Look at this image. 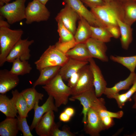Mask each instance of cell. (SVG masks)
Instances as JSON below:
<instances>
[{"label": "cell", "instance_id": "42", "mask_svg": "<svg viewBox=\"0 0 136 136\" xmlns=\"http://www.w3.org/2000/svg\"><path fill=\"white\" fill-rule=\"evenodd\" d=\"M71 117L64 111L60 114L59 117L60 120L64 122H66L69 121Z\"/></svg>", "mask_w": 136, "mask_h": 136}, {"label": "cell", "instance_id": "28", "mask_svg": "<svg viewBox=\"0 0 136 136\" xmlns=\"http://www.w3.org/2000/svg\"><path fill=\"white\" fill-rule=\"evenodd\" d=\"M20 93L27 103L29 111L33 109L37 102L43 100L44 96L43 94L38 92L33 87L25 89Z\"/></svg>", "mask_w": 136, "mask_h": 136}, {"label": "cell", "instance_id": "37", "mask_svg": "<svg viewBox=\"0 0 136 136\" xmlns=\"http://www.w3.org/2000/svg\"><path fill=\"white\" fill-rule=\"evenodd\" d=\"M82 2L91 9L106 4L103 0H81Z\"/></svg>", "mask_w": 136, "mask_h": 136}, {"label": "cell", "instance_id": "33", "mask_svg": "<svg viewBox=\"0 0 136 136\" xmlns=\"http://www.w3.org/2000/svg\"><path fill=\"white\" fill-rule=\"evenodd\" d=\"M17 124L19 130L21 131L23 136H33L28 125L26 117H21L19 115L17 117Z\"/></svg>", "mask_w": 136, "mask_h": 136}, {"label": "cell", "instance_id": "38", "mask_svg": "<svg viewBox=\"0 0 136 136\" xmlns=\"http://www.w3.org/2000/svg\"><path fill=\"white\" fill-rule=\"evenodd\" d=\"M106 27L113 37L118 39L120 36V31L118 26L108 25Z\"/></svg>", "mask_w": 136, "mask_h": 136}, {"label": "cell", "instance_id": "7", "mask_svg": "<svg viewBox=\"0 0 136 136\" xmlns=\"http://www.w3.org/2000/svg\"><path fill=\"white\" fill-rule=\"evenodd\" d=\"M25 13V23L28 24L34 22L46 21L50 16V12L45 5L34 0L28 3Z\"/></svg>", "mask_w": 136, "mask_h": 136}, {"label": "cell", "instance_id": "44", "mask_svg": "<svg viewBox=\"0 0 136 136\" xmlns=\"http://www.w3.org/2000/svg\"><path fill=\"white\" fill-rule=\"evenodd\" d=\"M2 17V16H0V27H10V24L7 21H5L3 19Z\"/></svg>", "mask_w": 136, "mask_h": 136}, {"label": "cell", "instance_id": "13", "mask_svg": "<svg viewBox=\"0 0 136 136\" xmlns=\"http://www.w3.org/2000/svg\"><path fill=\"white\" fill-rule=\"evenodd\" d=\"M89 64L93 77V84L96 95L97 97L104 94L107 83L99 67L92 58L88 60Z\"/></svg>", "mask_w": 136, "mask_h": 136}, {"label": "cell", "instance_id": "8", "mask_svg": "<svg viewBox=\"0 0 136 136\" xmlns=\"http://www.w3.org/2000/svg\"><path fill=\"white\" fill-rule=\"evenodd\" d=\"M80 76L75 86L71 88V95L75 96L93 88V74L89 64L80 70Z\"/></svg>", "mask_w": 136, "mask_h": 136}, {"label": "cell", "instance_id": "35", "mask_svg": "<svg viewBox=\"0 0 136 136\" xmlns=\"http://www.w3.org/2000/svg\"><path fill=\"white\" fill-rule=\"evenodd\" d=\"M96 110L100 117H108L120 119L123 115V112L122 111H120L116 112H113L105 109H100Z\"/></svg>", "mask_w": 136, "mask_h": 136}, {"label": "cell", "instance_id": "23", "mask_svg": "<svg viewBox=\"0 0 136 136\" xmlns=\"http://www.w3.org/2000/svg\"><path fill=\"white\" fill-rule=\"evenodd\" d=\"M19 131L17 118L7 117L0 123L1 136H16Z\"/></svg>", "mask_w": 136, "mask_h": 136}, {"label": "cell", "instance_id": "34", "mask_svg": "<svg viewBox=\"0 0 136 136\" xmlns=\"http://www.w3.org/2000/svg\"><path fill=\"white\" fill-rule=\"evenodd\" d=\"M59 124L55 123L51 135V136H75V134L72 132L69 128L64 126L62 130H60L59 127Z\"/></svg>", "mask_w": 136, "mask_h": 136}, {"label": "cell", "instance_id": "48", "mask_svg": "<svg viewBox=\"0 0 136 136\" xmlns=\"http://www.w3.org/2000/svg\"><path fill=\"white\" fill-rule=\"evenodd\" d=\"M106 3H108L113 0H103Z\"/></svg>", "mask_w": 136, "mask_h": 136}, {"label": "cell", "instance_id": "9", "mask_svg": "<svg viewBox=\"0 0 136 136\" xmlns=\"http://www.w3.org/2000/svg\"><path fill=\"white\" fill-rule=\"evenodd\" d=\"M33 40L28 39H20L11 50L6 59V61L12 62L15 59L19 58L22 61L28 60L31 56L29 47L34 42Z\"/></svg>", "mask_w": 136, "mask_h": 136}, {"label": "cell", "instance_id": "40", "mask_svg": "<svg viewBox=\"0 0 136 136\" xmlns=\"http://www.w3.org/2000/svg\"><path fill=\"white\" fill-rule=\"evenodd\" d=\"M100 117L106 129H109L112 127L114 124L113 118L108 117Z\"/></svg>", "mask_w": 136, "mask_h": 136}, {"label": "cell", "instance_id": "1", "mask_svg": "<svg viewBox=\"0 0 136 136\" xmlns=\"http://www.w3.org/2000/svg\"><path fill=\"white\" fill-rule=\"evenodd\" d=\"M90 11L105 27L118 26L117 18L124 22V11L121 0H113L104 5L91 8Z\"/></svg>", "mask_w": 136, "mask_h": 136}, {"label": "cell", "instance_id": "45", "mask_svg": "<svg viewBox=\"0 0 136 136\" xmlns=\"http://www.w3.org/2000/svg\"><path fill=\"white\" fill-rule=\"evenodd\" d=\"M132 98L134 101V104L132 106V108L133 109H136V92H135L132 96Z\"/></svg>", "mask_w": 136, "mask_h": 136}, {"label": "cell", "instance_id": "10", "mask_svg": "<svg viewBox=\"0 0 136 136\" xmlns=\"http://www.w3.org/2000/svg\"><path fill=\"white\" fill-rule=\"evenodd\" d=\"M85 125V131L91 136H99L100 132L106 129L97 111L91 107L87 112Z\"/></svg>", "mask_w": 136, "mask_h": 136}, {"label": "cell", "instance_id": "11", "mask_svg": "<svg viewBox=\"0 0 136 136\" xmlns=\"http://www.w3.org/2000/svg\"><path fill=\"white\" fill-rule=\"evenodd\" d=\"M79 15L85 19L91 26H104L91 11H89L81 0H63Z\"/></svg>", "mask_w": 136, "mask_h": 136}, {"label": "cell", "instance_id": "46", "mask_svg": "<svg viewBox=\"0 0 136 136\" xmlns=\"http://www.w3.org/2000/svg\"><path fill=\"white\" fill-rule=\"evenodd\" d=\"M11 0H0V7L4 5L5 4L8 3Z\"/></svg>", "mask_w": 136, "mask_h": 136}, {"label": "cell", "instance_id": "30", "mask_svg": "<svg viewBox=\"0 0 136 136\" xmlns=\"http://www.w3.org/2000/svg\"><path fill=\"white\" fill-rule=\"evenodd\" d=\"M110 59L112 61L124 66L130 72H135L136 67V55L129 56L111 55L110 56Z\"/></svg>", "mask_w": 136, "mask_h": 136}, {"label": "cell", "instance_id": "27", "mask_svg": "<svg viewBox=\"0 0 136 136\" xmlns=\"http://www.w3.org/2000/svg\"><path fill=\"white\" fill-rule=\"evenodd\" d=\"M0 111L7 117H17L18 111L15 107L11 99L5 94L0 95Z\"/></svg>", "mask_w": 136, "mask_h": 136}, {"label": "cell", "instance_id": "12", "mask_svg": "<svg viewBox=\"0 0 136 136\" xmlns=\"http://www.w3.org/2000/svg\"><path fill=\"white\" fill-rule=\"evenodd\" d=\"M80 17L70 6L66 4L55 18L60 20L64 25L74 35L76 30V23Z\"/></svg>", "mask_w": 136, "mask_h": 136}, {"label": "cell", "instance_id": "32", "mask_svg": "<svg viewBox=\"0 0 136 136\" xmlns=\"http://www.w3.org/2000/svg\"><path fill=\"white\" fill-rule=\"evenodd\" d=\"M91 37L104 43L109 42L111 40L112 35L105 27H94L90 26Z\"/></svg>", "mask_w": 136, "mask_h": 136}, {"label": "cell", "instance_id": "21", "mask_svg": "<svg viewBox=\"0 0 136 136\" xmlns=\"http://www.w3.org/2000/svg\"><path fill=\"white\" fill-rule=\"evenodd\" d=\"M65 53L69 58L82 61H88L92 58L85 43L76 44Z\"/></svg>", "mask_w": 136, "mask_h": 136}, {"label": "cell", "instance_id": "25", "mask_svg": "<svg viewBox=\"0 0 136 136\" xmlns=\"http://www.w3.org/2000/svg\"><path fill=\"white\" fill-rule=\"evenodd\" d=\"M124 11V22L130 25L136 21V0H121Z\"/></svg>", "mask_w": 136, "mask_h": 136}, {"label": "cell", "instance_id": "49", "mask_svg": "<svg viewBox=\"0 0 136 136\" xmlns=\"http://www.w3.org/2000/svg\"><path fill=\"white\" fill-rule=\"evenodd\" d=\"M135 118H136V117H135Z\"/></svg>", "mask_w": 136, "mask_h": 136}, {"label": "cell", "instance_id": "24", "mask_svg": "<svg viewBox=\"0 0 136 136\" xmlns=\"http://www.w3.org/2000/svg\"><path fill=\"white\" fill-rule=\"evenodd\" d=\"M118 25L120 31V40L122 47L127 50L133 40L132 29L131 26L117 19Z\"/></svg>", "mask_w": 136, "mask_h": 136}, {"label": "cell", "instance_id": "26", "mask_svg": "<svg viewBox=\"0 0 136 136\" xmlns=\"http://www.w3.org/2000/svg\"><path fill=\"white\" fill-rule=\"evenodd\" d=\"M11 93L12 97L11 99L18 111L19 115L21 117L26 118L30 111L24 98L17 89L12 90Z\"/></svg>", "mask_w": 136, "mask_h": 136}, {"label": "cell", "instance_id": "39", "mask_svg": "<svg viewBox=\"0 0 136 136\" xmlns=\"http://www.w3.org/2000/svg\"><path fill=\"white\" fill-rule=\"evenodd\" d=\"M79 76V71L72 75L68 80V86L71 88L74 87L78 81Z\"/></svg>", "mask_w": 136, "mask_h": 136}, {"label": "cell", "instance_id": "50", "mask_svg": "<svg viewBox=\"0 0 136 136\" xmlns=\"http://www.w3.org/2000/svg\"></svg>", "mask_w": 136, "mask_h": 136}, {"label": "cell", "instance_id": "4", "mask_svg": "<svg viewBox=\"0 0 136 136\" xmlns=\"http://www.w3.org/2000/svg\"><path fill=\"white\" fill-rule=\"evenodd\" d=\"M69 58L65 53L57 48L55 45H50L35 64L37 69L39 71L47 67H61Z\"/></svg>", "mask_w": 136, "mask_h": 136}, {"label": "cell", "instance_id": "15", "mask_svg": "<svg viewBox=\"0 0 136 136\" xmlns=\"http://www.w3.org/2000/svg\"><path fill=\"white\" fill-rule=\"evenodd\" d=\"M105 43L91 37L85 43L92 58L107 62L109 61L106 53L107 48Z\"/></svg>", "mask_w": 136, "mask_h": 136}, {"label": "cell", "instance_id": "36", "mask_svg": "<svg viewBox=\"0 0 136 136\" xmlns=\"http://www.w3.org/2000/svg\"><path fill=\"white\" fill-rule=\"evenodd\" d=\"M108 98L115 99L118 107L120 109L122 108L125 103L128 101L125 93L122 94L117 93L111 95Z\"/></svg>", "mask_w": 136, "mask_h": 136}, {"label": "cell", "instance_id": "20", "mask_svg": "<svg viewBox=\"0 0 136 136\" xmlns=\"http://www.w3.org/2000/svg\"><path fill=\"white\" fill-rule=\"evenodd\" d=\"M61 66H55L44 68L39 71L40 75L33 84V87L39 85H45L49 83L58 74Z\"/></svg>", "mask_w": 136, "mask_h": 136}, {"label": "cell", "instance_id": "14", "mask_svg": "<svg viewBox=\"0 0 136 136\" xmlns=\"http://www.w3.org/2000/svg\"><path fill=\"white\" fill-rule=\"evenodd\" d=\"M54 111L51 110L45 113L36 124L35 129L39 136H51L55 124Z\"/></svg>", "mask_w": 136, "mask_h": 136}, {"label": "cell", "instance_id": "19", "mask_svg": "<svg viewBox=\"0 0 136 136\" xmlns=\"http://www.w3.org/2000/svg\"><path fill=\"white\" fill-rule=\"evenodd\" d=\"M78 27L74 35L76 44L85 43L91 36L90 25L84 18L80 17Z\"/></svg>", "mask_w": 136, "mask_h": 136}, {"label": "cell", "instance_id": "5", "mask_svg": "<svg viewBox=\"0 0 136 136\" xmlns=\"http://www.w3.org/2000/svg\"><path fill=\"white\" fill-rule=\"evenodd\" d=\"M70 99L71 101L78 100L82 105L83 108L82 113L83 115L82 121L85 124L87 122V113L90 108L96 110L107 109L105 106V99L97 97L94 88L78 95L72 96Z\"/></svg>", "mask_w": 136, "mask_h": 136}, {"label": "cell", "instance_id": "16", "mask_svg": "<svg viewBox=\"0 0 136 136\" xmlns=\"http://www.w3.org/2000/svg\"><path fill=\"white\" fill-rule=\"evenodd\" d=\"M54 100L52 96L49 95L46 102L41 106H39V102L36 103L33 108L34 110V114L30 126L31 130L35 128L36 124L44 114L51 110L56 112L58 111V108L55 106Z\"/></svg>", "mask_w": 136, "mask_h": 136}, {"label": "cell", "instance_id": "31", "mask_svg": "<svg viewBox=\"0 0 136 136\" xmlns=\"http://www.w3.org/2000/svg\"><path fill=\"white\" fill-rule=\"evenodd\" d=\"M57 31L59 36V41L60 44H64L75 42L74 35L63 24L60 20H57ZM76 43V42H75Z\"/></svg>", "mask_w": 136, "mask_h": 136}, {"label": "cell", "instance_id": "3", "mask_svg": "<svg viewBox=\"0 0 136 136\" xmlns=\"http://www.w3.org/2000/svg\"><path fill=\"white\" fill-rule=\"evenodd\" d=\"M23 33L21 29L13 30L9 27H0V66L6 61L11 50L21 39Z\"/></svg>", "mask_w": 136, "mask_h": 136}, {"label": "cell", "instance_id": "22", "mask_svg": "<svg viewBox=\"0 0 136 136\" xmlns=\"http://www.w3.org/2000/svg\"><path fill=\"white\" fill-rule=\"evenodd\" d=\"M136 79V74L135 72H130L129 75L124 80L120 81L111 87H107L104 94L109 98L111 95L119 93L121 90L129 89L130 86L133 85Z\"/></svg>", "mask_w": 136, "mask_h": 136}, {"label": "cell", "instance_id": "2", "mask_svg": "<svg viewBox=\"0 0 136 136\" xmlns=\"http://www.w3.org/2000/svg\"><path fill=\"white\" fill-rule=\"evenodd\" d=\"M63 80L58 74L49 83L42 86L48 95L53 97L58 108L62 105H66L71 95V88L66 85Z\"/></svg>", "mask_w": 136, "mask_h": 136}, {"label": "cell", "instance_id": "17", "mask_svg": "<svg viewBox=\"0 0 136 136\" xmlns=\"http://www.w3.org/2000/svg\"><path fill=\"white\" fill-rule=\"evenodd\" d=\"M18 76L6 69L0 70V93L5 94L17 86L19 82Z\"/></svg>", "mask_w": 136, "mask_h": 136}, {"label": "cell", "instance_id": "18", "mask_svg": "<svg viewBox=\"0 0 136 136\" xmlns=\"http://www.w3.org/2000/svg\"><path fill=\"white\" fill-rule=\"evenodd\" d=\"M88 64V61L69 58L66 62L61 67L58 74L63 80L68 81L72 75L78 72L83 66Z\"/></svg>", "mask_w": 136, "mask_h": 136}, {"label": "cell", "instance_id": "47", "mask_svg": "<svg viewBox=\"0 0 136 136\" xmlns=\"http://www.w3.org/2000/svg\"><path fill=\"white\" fill-rule=\"evenodd\" d=\"M38 1L42 4L45 5L49 0H34Z\"/></svg>", "mask_w": 136, "mask_h": 136}, {"label": "cell", "instance_id": "43", "mask_svg": "<svg viewBox=\"0 0 136 136\" xmlns=\"http://www.w3.org/2000/svg\"><path fill=\"white\" fill-rule=\"evenodd\" d=\"M64 111L68 115L72 117L75 113L74 109L71 107H67L66 108Z\"/></svg>", "mask_w": 136, "mask_h": 136}, {"label": "cell", "instance_id": "6", "mask_svg": "<svg viewBox=\"0 0 136 136\" xmlns=\"http://www.w3.org/2000/svg\"><path fill=\"white\" fill-rule=\"evenodd\" d=\"M26 0H15L0 7V16L5 18L10 24L25 18V3Z\"/></svg>", "mask_w": 136, "mask_h": 136}, {"label": "cell", "instance_id": "29", "mask_svg": "<svg viewBox=\"0 0 136 136\" xmlns=\"http://www.w3.org/2000/svg\"><path fill=\"white\" fill-rule=\"evenodd\" d=\"M12 63V66L10 71L18 76L29 74L32 69L28 60L22 61L18 58L14 60Z\"/></svg>", "mask_w": 136, "mask_h": 136}, {"label": "cell", "instance_id": "41", "mask_svg": "<svg viewBox=\"0 0 136 136\" xmlns=\"http://www.w3.org/2000/svg\"><path fill=\"white\" fill-rule=\"evenodd\" d=\"M136 92V79L132 86L129 90L125 93L128 101H131V97Z\"/></svg>", "mask_w": 136, "mask_h": 136}]
</instances>
